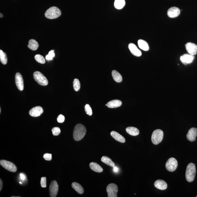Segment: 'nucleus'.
Wrapping results in <instances>:
<instances>
[{"label":"nucleus","instance_id":"16","mask_svg":"<svg viewBox=\"0 0 197 197\" xmlns=\"http://www.w3.org/2000/svg\"><path fill=\"white\" fill-rule=\"evenodd\" d=\"M128 48H129L130 51L131 53L134 56H136V57H140L141 56V51L133 43H130L128 45Z\"/></svg>","mask_w":197,"mask_h":197},{"label":"nucleus","instance_id":"20","mask_svg":"<svg viewBox=\"0 0 197 197\" xmlns=\"http://www.w3.org/2000/svg\"><path fill=\"white\" fill-rule=\"evenodd\" d=\"M126 131L127 133L132 136H136L140 133V131L137 128L133 127H128L126 128Z\"/></svg>","mask_w":197,"mask_h":197},{"label":"nucleus","instance_id":"8","mask_svg":"<svg viewBox=\"0 0 197 197\" xmlns=\"http://www.w3.org/2000/svg\"><path fill=\"white\" fill-rule=\"evenodd\" d=\"M108 197H117L118 189V186L115 184L111 183L108 185L106 188Z\"/></svg>","mask_w":197,"mask_h":197},{"label":"nucleus","instance_id":"17","mask_svg":"<svg viewBox=\"0 0 197 197\" xmlns=\"http://www.w3.org/2000/svg\"><path fill=\"white\" fill-rule=\"evenodd\" d=\"M155 187L158 190H164L167 188V184L165 181L162 180H157L154 183Z\"/></svg>","mask_w":197,"mask_h":197},{"label":"nucleus","instance_id":"33","mask_svg":"<svg viewBox=\"0 0 197 197\" xmlns=\"http://www.w3.org/2000/svg\"><path fill=\"white\" fill-rule=\"evenodd\" d=\"M41 185L43 188H46L47 186V178L45 177H42L41 180Z\"/></svg>","mask_w":197,"mask_h":197},{"label":"nucleus","instance_id":"42","mask_svg":"<svg viewBox=\"0 0 197 197\" xmlns=\"http://www.w3.org/2000/svg\"><path fill=\"white\" fill-rule=\"evenodd\" d=\"M19 183H20L21 184H22V182H19Z\"/></svg>","mask_w":197,"mask_h":197},{"label":"nucleus","instance_id":"6","mask_svg":"<svg viewBox=\"0 0 197 197\" xmlns=\"http://www.w3.org/2000/svg\"><path fill=\"white\" fill-rule=\"evenodd\" d=\"M178 166V162L177 160L174 158H170L168 160L165 164L167 170L169 172L174 171Z\"/></svg>","mask_w":197,"mask_h":197},{"label":"nucleus","instance_id":"43","mask_svg":"<svg viewBox=\"0 0 197 197\" xmlns=\"http://www.w3.org/2000/svg\"><path fill=\"white\" fill-rule=\"evenodd\" d=\"M196 197H197V196H196Z\"/></svg>","mask_w":197,"mask_h":197},{"label":"nucleus","instance_id":"29","mask_svg":"<svg viewBox=\"0 0 197 197\" xmlns=\"http://www.w3.org/2000/svg\"><path fill=\"white\" fill-rule=\"evenodd\" d=\"M73 86L74 90L76 91H78L81 88V84L78 79H75L73 81Z\"/></svg>","mask_w":197,"mask_h":197},{"label":"nucleus","instance_id":"11","mask_svg":"<svg viewBox=\"0 0 197 197\" xmlns=\"http://www.w3.org/2000/svg\"><path fill=\"white\" fill-rule=\"evenodd\" d=\"M195 59V56L190 54H185L180 57V60L185 65L191 63Z\"/></svg>","mask_w":197,"mask_h":197},{"label":"nucleus","instance_id":"36","mask_svg":"<svg viewBox=\"0 0 197 197\" xmlns=\"http://www.w3.org/2000/svg\"><path fill=\"white\" fill-rule=\"evenodd\" d=\"M48 55H49L50 56H51V57L53 58L55 56L54 51L52 50L50 51Z\"/></svg>","mask_w":197,"mask_h":197},{"label":"nucleus","instance_id":"7","mask_svg":"<svg viewBox=\"0 0 197 197\" xmlns=\"http://www.w3.org/2000/svg\"><path fill=\"white\" fill-rule=\"evenodd\" d=\"M0 164L3 167L9 171L15 172L17 171V168L15 164L10 161L5 160H1L0 161Z\"/></svg>","mask_w":197,"mask_h":197},{"label":"nucleus","instance_id":"28","mask_svg":"<svg viewBox=\"0 0 197 197\" xmlns=\"http://www.w3.org/2000/svg\"><path fill=\"white\" fill-rule=\"evenodd\" d=\"M0 60L2 63L4 65H6L7 63V58L6 54L2 50H0Z\"/></svg>","mask_w":197,"mask_h":197},{"label":"nucleus","instance_id":"37","mask_svg":"<svg viewBox=\"0 0 197 197\" xmlns=\"http://www.w3.org/2000/svg\"><path fill=\"white\" fill-rule=\"evenodd\" d=\"M114 169H113V170L114 172L115 173H117L118 172V171H119V169H118V167H117L116 166H114L113 167Z\"/></svg>","mask_w":197,"mask_h":197},{"label":"nucleus","instance_id":"26","mask_svg":"<svg viewBox=\"0 0 197 197\" xmlns=\"http://www.w3.org/2000/svg\"><path fill=\"white\" fill-rule=\"evenodd\" d=\"M101 161L104 163L107 164V165L113 167L115 166V163L113 162L112 160L109 158L106 157V156H103L101 158Z\"/></svg>","mask_w":197,"mask_h":197},{"label":"nucleus","instance_id":"31","mask_svg":"<svg viewBox=\"0 0 197 197\" xmlns=\"http://www.w3.org/2000/svg\"><path fill=\"white\" fill-rule=\"evenodd\" d=\"M85 110L87 114L89 116H91L93 114V111L90 105L87 104L85 106Z\"/></svg>","mask_w":197,"mask_h":197},{"label":"nucleus","instance_id":"32","mask_svg":"<svg viewBox=\"0 0 197 197\" xmlns=\"http://www.w3.org/2000/svg\"><path fill=\"white\" fill-rule=\"evenodd\" d=\"M52 132L54 136H58L61 132V130L58 127H55L53 128Z\"/></svg>","mask_w":197,"mask_h":197},{"label":"nucleus","instance_id":"1","mask_svg":"<svg viewBox=\"0 0 197 197\" xmlns=\"http://www.w3.org/2000/svg\"><path fill=\"white\" fill-rule=\"evenodd\" d=\"M87 130L85 126L81 124H78L75 127L73 136L75 140L79 141L85 136Z\"/></svg>","mask_w":197,"mask_h":197},{"label":"nucleus","instance_id":"41","mask_svg":"<svg viewBox=\"0 0 197 197\" xmlns=\"http://www.w3.org/2000/svg\"><path fill=\"white\" fill-rule=\"evenodd\" d=\"M1 109H0V112H1Z\"/></svg>","mask_w":197,"mask_h":197},{"label":"nucleus","instance_id":"13","mask_svg":"<svg viewBox=\"0 0 197 197\" xmlns=\"http://www.w3.org/2000/svg\"><path fill=\"white\" fill-rule=\"evenodd\" d=\"M43 109L40 106H37L33 108L30 110L29 114L31 116L33 117H38L41 115L43 112Z\"/></svg>","mask_w":197,"mask_h":197},{"label":"nucleus","instance_id":"39","mask_svg":"<svg viewBox=\"0 0 197 197\" xmlns=\"http://www.w3.org/2000/svg\"><path fill=\"white\" fill-rule=\"evenodd\" d=\"M0 180H1V182H0V185H1V186H0V191H1L3 187V182L2 180L1 179Z\"/></svg>","mask_w":197,"mask_h":197},{"label":"nucleus","instance_id":"30","mask_svg":"<svg viewBox=\"0 0 197 197\" xmlns=\"http://www.w3.org/2000/svg\"><path fill=\"white\" fill-rule=\"evenodd\" d=\"M35 60L39 63L44 64L45 63V59L43 56L40 55H37L35 56Z\"/></svg>","mask_w":197,"mask_h":197},{"label":"nucleus","instance_id":"25","mask_svg":"<svg viewBox=\"0 0 197 197\" xmlns=\"http://www.w3.org/2000/svg\"><path fill=\"white\" fill-rule=\"evenodd\" d=\"M39 47V44L35 39H31L29 41L28 47L31 50H36Z\"/></svg>","mask_w":197,"mask_h":197},{"label":"nucleus","instance_id":"18","mask_svg":"<svg viewBox=\"0 0 197 197\" xmlns=\"http://www.w3.org/2000/svg\"><path fill=\"white\" fill-rule=\"evenodd\" d=\"M111 135L115 140L121 143L125 142V139L123 136L120 134L115 131H111Z\"/></svg>","mask_w":197,"mask_h":197},{"label":"nucleus","instance_id":"9","mask_svg":"<svg viewBox=\"0 0 197 197\" xmlns=\"http://www.w3.org/2000/svg\"><path fill=\"white\" fill-rule=\"evenodd\" d=\"M49 193L51 197H55L57 195L59 190V185L55 180L51 182L49 186Z\"/></svg>","mask_w":197,"mask_h":197},{"label":"nucleus","instance_id":"2","mask_svg":"<svg viewBox=\"0 0 197 197\" xmlns=\"http://www.w3.org/2000/svg\"><path fill=\"white\" fill-rule=\"evenodd\" d=\"M196 169L195 164L190 163L186 168V180L189 182H192L195 179Z\"/></svg>","mask_w":197,"mask_h":197},{"label":"nucleus","instance_id":"12","mask_svg":"<svg viewBox=\"0 0 197 197\" xmlns=\"http://www.w3.org/2000/svg\"><path fill=\"white\" fill-rule=\"evenodd\" d=\"M186 50L190 54L193 55H196L197 53V45L194 43H187L186 45Z\"/></svg>","mask_w":197,"mask_h":197},{"label":"nucleus","instance_id":"19","mask_svg":"<svg viewBox=\"0 0 197 197\" xmlns=\"http://www.w3.org/2000/svg\"><path fill=\"white\" fill-rule=\"evenodd\" d=\"M122 104V102L119 100H114L110 101L107 103V106L110 108H115L120 107Z\"/></svg>","mask_w":197,"mask_h":197},{"label":"nucleus","instance_id":"23","mask_svg":"<svg viewBox=\"0 0 197 197\" xmlns=\"http://www.w3.org/2000/svg\"><path fill=\"white\" fill-rule=\"evenodd\" d=\"M72 186L79 194H82L84 192L83 188L79 184L76 182H73L72 184Z\"/></svg>","mask_w":197,"mask_h":197},{"label":"nucleus","instance_id":"22","mask_svg":"<svg viewBox=\"0 0 197 197\" xmlns=\"http://www.w3.org/2000/svg\"><path fill=\"white\" fill-rule=\"evenodd\" d=\"M138 44L139 48L140 49L145 51L149 50V45L145 41L142 40V39H140L138 41Z\"/></svg>","mask_w":197,"mask_h":197},{"label":"nucleus","instance_id":"40","mask_svg":"<svg viewBox=\"0 0 197 197\" xmlns=\"http://www.w3.org/2000/svg\"><path fill=\"white\" fill-rule=\"evenodd\" d=\"M0 14H1V18H2L3 17V14H2V13H1Z\"/></svg>","mask_w":197,"mask_h":197},{"label":"nucleus","instance_id":"34","mask_svg":"<svg viewBox=\"0 0 197 197\" xmlns=\"http://www.w3.org/2000/svg\"><path fill=\"white\" fill-rule=\"evenodd\" d=\"M43 157L45 160L47 161H51L52 160V154L49 153H46L44 154Z\"/></svg>","mask_w":197,"mask_h":197},{"label":"nucleus","instance_id":"21","mask_svg":"<svg viewBox=\"0 0 197 197\" xmlns=\"http://www.w3.org/2000/svg\"><path fill=\"white\" fill-rule=\"evenodd\" d=\"M90 166L91 170L97 172L101 173L103 172V169L102 167L97 163H91L90 164Z\"/></svg>","mask_w":197,"mask_h":197},{"label":"nucleus","instance_id":"38","mask_svg":"<svg viewBox=\"0 0 197 197\" xmlns=\"http://www.w3.org/2000/svg\"><path fill=\"white\" fill-rule=\"evenodd\" d=\"M20 176L21 179L23 180H24L25 179V176L24 174H22V173H21V174H20Z\"/></svg>","mask_w":197,"mask_h":197},{"label":"nucleus","instance_id":"35","mask_svg":"<svg viewBox=\"0 0 197 197\" xmlns=\"http://www.w3.org/2000/svg\"><path fill=\"white\" fill-rule=\"evenodd\" d=\"M57 120L59 123H63L65 120V117L61 114L59 115L57 118Z\"/></svg>","mask_w":197,"mask_h":197},{"label":"nucleus","instance_id":"27","mask_svg":"<svg viewBox=\"0 0 197 197\" xmlns=\"http://www.w3.org/2000/svg\"><path fill=\"white\" fill-rule=\"evenodd\" d=\"M125 5L124 0H115L114 2V6L115 8L119 9H122Z\"/></svg>","mask_w":197,"mask_h":197},{"label":"nucleus","instance_id":"15","mask_svg":"<svg viewBox=\"0 0 197 197\" xmlns=\"http://www.w3.org/2000/svg\"><path fill=\"white\" fill-rule=\"evenodd\" d=\"M197 136V128L193 127L189 130L186 135L188 140L190 142L195 141Z\"/></svg>","mask_w":197,"mask_h":197},{"label":"nucleus","instance_id":"5","mask_svg":"<svg viewBox=\"0 0 197 197\" xmlns=\"http://www.w3.org/2000/svg\"><path fill=\"white\" fill-rule=\"evenodd\" d=\"M34 79L39 85L43 86H46L48 85V81L46 77L39 71L34 72L33 74Z\"/></svg>","mask_w":197,"mask_h":197},{"label":"nucleus","instance_id":"14","mask_svg":"<svg viewBox=\"0 0 197 197\" xmlns=\"http://www.w3.org/2000/svg\"><path fill=\"white\" fill-rule=\"evenodd\" d=\"M180 13V10L176 7H173L168 9L167 12V15L169 17L174 18L178 16Z\"/></svg>","mask_w":197,"mask_h":197},{"label":"nucleus","instance_id":"3","mask_svg":"<svg viewBox=\"0 0 197 197\" xmlns=\"http://www.w3.org/2000/svg\"><path fill=\"white\" fill-rule=\"evenodd\" d=\"M61 11L56 7H52L47 10L45 13L46 18L49 19H54L59 17L61 15Z\"/></svg>","mask_w":197,"mask_h":197},{"label":"nucleus","instance_id":"24","mask_svg":"<svg viewBox=\"0 0 197 197\" xmlns=\"http://www.w3.org/2000/svg\"><path fill=\"white\" fill-rule=\"evenodd\" d=\"M112 75L113 78L116 82L120 83L122 81V77L121 75L116 71H113L112 72Z\"/></svg>","mask_w":197,"mask_h":197},{"label":"nucleus","instance_id":"10","mask_svg":"<svg viewBox=\"0 0 197 197\" xmlns=\"http://www.w3.org/2000/svg\"><path fill=\"white\" fill-rule=\"evenodd\" d=\"M15 83L18 90L22 91L24 89V83L23 77L19 73H17L15 77Z\"/></svg>","mask_w":197,"mask_h":197},{"label":"nucleus","instance_id":"4","mask_svg":"<svg viewBox=\"0 0 197 197\" xmlns=\"http://www.w3.org/2000/svg\"><path fill=\"white\" fill-rule=\"evenodd\" d=\"M164 132L162 130L157 129L152 133L151 140L154 144H157L162 141L163 138Z\"/></svg>","mask_w":197,"mask_h":197}]
</instances>
